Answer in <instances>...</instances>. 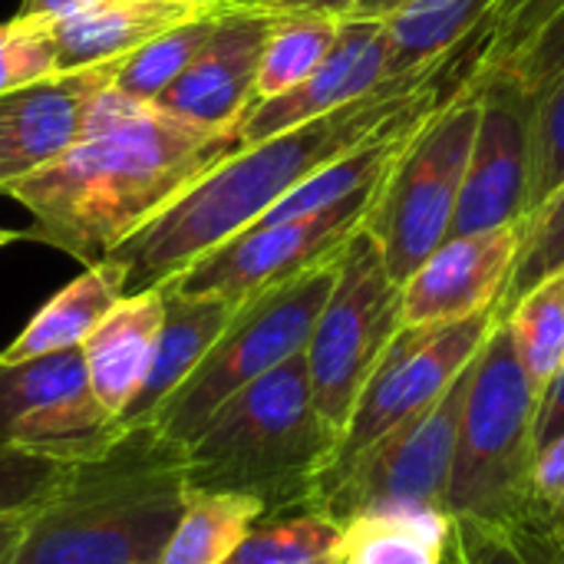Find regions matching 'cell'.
I'll return each mask as SVG.
<instances>
[{"label":"cell","mask_w":564,"mask_h":564,"mask_svg":"<svg viewBox=\"0 0 564 564\" xmlns=\"http://www.w3.org/2000/svg\"><path fill=\"white\" fill-rule=\"evenodd\" d=\"M463 53L466 46L453 50L430 69L397 76L334 112L241 145L215 162L109 254L126 274V294L172 281L202 254L261 221L288 192L357 149L433 79L456 69Z\"/></svg>","instance_id":"cell-1"},{"label":"cell","mask_w":564,"mask_h":564,"mask_svg":"<svg viewBox=\"0 0 564 564\" xmlns=\"http://www.w3.org/2000/svg\"><path fill=\"white\" fill-rule=\"evenodd\" d=\"M235 149L238 126L188 122L149 102L129 122L83 135L7 195L33 215L23 241L59 248L89 268Z\"/></svg>","instance_id":"cell-2"},{"label":"cell","mask_w":564,"mask_h":564,"mask_svg":"<svg viewBox=\"0 0 564 564\" xmlns=\"http://www.w3.org/2000/svg\"><path fill=\"white\" fill-rule=\"evenodd\" d=\"M188 499L185 449L152 423L76 459L7 564H155Z\"/></svg>","instance_id":"cell-3"},{"label":"cell","mask_w":564,"mask_h":564,"mask_svg":"<svg viewBox=\"0 0 564 564\" xmlns=\"http://www.w3.org/2000/svg\"><path fill=\"white\" fill-rule=\"evenodd\" d=\"M337 433L314 403L304 354L225 400L185 446L192 492H235L261 502L264 519L314 512Z\"/></svg>","instance_id":"cell-4"},{"label":"cell","mask_w":564,"mask_h":564,"mask_svg":"<svg viewBox=\"0 0 564 564\" xmlns=\"http://www.w3.org/2000/svg\"><path fill=\"white\" fill-rule=\"evenodd\" d=\"M539 410L542 397L519 360L512 330L506 321H496L469 373L449 479V516L502 529L529 525Z\"/></svg>","instance_id":"cell-5"},{"label":"cell","mask_w":564,"mask_h":564,"mask_svg":"<svg viewBox=\"0 0 564 564\" xmlns=\"http://www.w3.org/2000/svg\"><path fill=\"white\" fill-rule=\"evenodd\" d=\"M482 93L463 79L413 132L364 218L387 271L403 284L453 231Z\"/></svg>","instance_id":"cell-6"},{"label":"cell","mask_w":564,"mask_h":564,"mask_svg":"<svg viewBox=\"0 0 564 564\" xmlns=\"http://www.w3.org/2000/svg\"><path fill=\"white\" fill-rule=\"evenodd\" d=\"M337 254L241 301L192 377L155 410L149 423L185 449L225 400L304 354L317 314L334 288Z\"/></svg>","instance_id":"cell-7"},{"label":"cell","mask_w":564,"mask_h":564,"mask_svg":"<svg viewBox=\"0 0 564 564\" xmlns=\"http://www.w3.org/2000/svg\"><path fill=\"white\" fill-rule=\"evenodd\" d=\"M400 330L403 284L393 281L377 241L360 225L337 254L334 288L304 347L317 413L337 433V443L367 380Z\"/></svg>","instance_id":"cell-8"},{"label":"cell","mask_w":564,"mask_h":564,"mask_svg":"<svg viewBox=\"0 0 564 564\" xmlns=\"http://www.w3.org/2000/svg\"><path fill=\"white\" fill-rule=\"evenodd\" d=\"M473 364L416 420L383 436L344 473L321 482L314 512L340 529L370 512H443L449 516V479L459 443Z\"/></svg>","instance_id":"cell-9"},{"label":"cell","mask_w":564,"mask_h":564,"mask_svg":"<svg viewBox=\"0 0 564 564\" xmlns=\"http://www.w3.org/2000/svg\"><path fill=\"white\" fill-rule=\"evenodd\" d=\"M496 321L499 314L486 311L456 324L403 327L367 380L321 482L344 473L383 436L426 413L476 360Z\"/></svg>","instance_id":"cell-10"},{"label":"cell","mask_w":564,"mask_h":564,"mask_svg":"<svg viewBox=\"0 0 564 564\" xmlns=\"http://www.w3.org/2000/svg\"><path fill=\"white\" fill-rule=\"evenodd\" d=\"M377 188L360 192L314 215H301L288 221H258L238 231L235 238H228L225 245L212 248L208 254H202L169 284L185 294H212L241 304L334 258L364 225Z\"/></svg>","instance_id":"cell-11"},{"label":"cell","mask_w":564,"mask_h":564,"mask_svg":"<svg viewBox=\"0 0 564 564\" xmlns=\"http://www.w3.org/2000/svg\"><path fill=\"white\" fill-rule=\"evenodd\" d=\"M119 430L122 423L89 387L83 347L26 360L0 357V446L76 463Z\"/></svg>","instance_id":"cell-12"},{"label":"cell","mask_w":564,"mask_h":564,"mask_svg":"<svg viewBox=\"0 0 564 564\" xmlns=\"http://www.w3.org/2000/svg\"><path fill=\"white\" fill-rule=\"evenodd\" d=\"M469 83L482 106L449 238L522 221L532 198V93L499 76Z\"/></svg>","instance_id":"cell-13"},{"label":"cell","mask_w":564,"mask_h":564,"mask_svg":"<svg viewBox=\"0 0 564 564\" xmlns=\"http://www.w3.org/2000/svg\"><path fill=\"white\" fill-rule=\"evenodd\" d=\"M529 218L446 238L403 281V327L456 324L496 311L522 254Z\"/></svg>","instance_id":"cell-14"},{"label":"cell","mask_w":564,"mask_h":564,"mask_svg":"<svg viewBox=\"0 0 564 564\" xmlns=\"http://www.w3.org/2000/svg\"><path fill=\"white\" fill-rule=\"evenodd\" d=\"M119 63L56 73L0 93V192L46 169L79 142L86 102L116 79Z\"/></svg>","instance_id":"cell-15"},{"label":"cell","mask_w":564,"mask_h":564,"mask_svg":"<svg viewBox=\"0 0 564 564\" xmlns=\"http://www.w3.org/2000/svg\"><path fill=\"white\" fill-rule=\"evenodd\" d=\"M397 79V76H393ZM390 83V40L383 20L344 17L327 59L294 89L254 102L238 122L241 145L271 139L284 129L334 112L377 86Z\"/></svg>","instance_id":"cell-16"},{"label":"cell","mask_w":564,"mask_h":564,"mask_svg":"<svg viewBox=\"0 0 564 564\" xmlns=\"http://www.w3.org/2000/svg\"><path fill=\"white\" fill-rule=\"evenodd\" d=\"M271 20V13L228 3L202 53L165 93L155 96L152 106L202 126H238L254 106V83Z\"/></svg>","instance_id":"cell-17"},{"label":"cell","mask_w":564,"mask_h":564,"mask_svg":"<svg viewBox=\"0 0 564 564\" xmlns=\"http://www.w3.org/2000/svg\"><path fill=\"white\" fill-rule=\"evenodd\" d=\"M205 10L212 7H185L169 0H89L79 10L50 20L46 30L56 43L59 73H69L99 63H122L152 36Z\"/></svg>","instance_id":"cell-18"},{"label":"cell","mask_w":564,"mask_h":564,"mask_svg":"<svg viewBox=\"0 0 564 564\" xmlns=\"http://www.w3.org/2000/svg\"><path fill=\"white\" fill-rule=\"evenodd\" d=\"M162 317H165L162 284L139 294H126L83 344L89 387L116 420H122V413L129 410V403L135 400V393L149 377Z\"/></svg>","instance_id":"cell-19"},{"label":"cell","mask_w":564,"mask_h":564,"mask_svg":"<svg viewBox=\"0 0 564 564\" xmlns=\"http://www.w3.org/2000/svg\"><path fill=\"white\" fill-rule=\"evenodd\" d=\"M162 291H165V317L155 340L152 367L142 390L122 413L119 420L122 426L149 423L155 410L192 377V370L202 364V357L212 350V344L221 337V330L238 311L235 301L212 297V294H185L169 281L162 284Z\"/></svg>","instance_id":"cell-20"},{"label":"cell","mask_w":564,"mask_h":564,"mask_svg":"<svg viewBox=\"0 0 564 564\" xmlns=\"http://www.w3.org/2000/svg\"><path fill=\"white\" fill-rule=\"evenodd\" d=\"M499 79L525 86L535 102L529 198V215H535L564 185V10Z\"/></svg>","instance_id":"cell-21"},{"label":"cell","mask_w":564,"mask_h":564,"mask_svg":"<svg viewBox=\"0 0 564 564\" xmlns=\"http://www.w3.org/2000/svg\"><path fill=\"white\" fill-rule=\"evenodd\" d=\"M122 297H126L122 268L112 258L89 264L76 281H69L30 317V324L13 337V344L0 357L26 360L43 354L76 350Z\"/></svg>","instance_id":"cell-22"},{"label":"cell","mask_w":564,"mask_h":564,"mask_svg":"<svg viewBox=\"0 0 564 564\" xmlns=\"http://www.w3.org/2000/svg\"><path fill=\"white\" fill-rule=\"evenodd\" d=\"M496 0H406L383 26L390 40V79L420 73L466 46Z\"/></svg>","instance_id":"cell-23"},{"label":"cell","mask_w":564,"mask_h":564,"mask_svg":"<svg viewBox=\"0 0 564 564\" xmlns=\"http://www.w3.org/2000/svg\"><path fill=\"white\" fill-rule=\"evenodd\" d=\"M264 519L261 502L235 492H192L155 564H225Z\"/></svg>","instance_id":"cell-24"},{"label":"cell","mask_w":564,"mask_h":564,"mask_svg":"<svg viewBox=\"0 0 564 564\" xmlns=\"http://www.w3.org/2000/svg\"><path fill=\"white\" fill-rule=\"evenodd\" d=\"M453 516L370 512L344 525V564H446Z\"/></svg>","instance_id":"cell-25"},{"label":"cell","mask_w":564,"mask_h":564,"mask_svg":"<svg viewBox=\"0 0 564 564\" xmlns=\"http://www.w3.org/2000/svg\"><path fill=\"white\" fill-rule=\"evenodd\" d=\"M340 20L337 17H317V13H284L271 20L258 83H254V102L274 99L294 86H301L330 53L337 43Z\"/></svg>","instance_id":"cell-26"},{"label":"cell","mask_w":564,"mask_h":564,"mask_svg":"<svg viewBox=\"0 0 564 564\" xmlns=\"http://www.w3.org/2000/svg\"><path fill=\"white\" fill-rule=\"evenodd\" d=\"M562 10L564 0H496V7L473 33L469 50L459 59V76H502Z\"/></svg>","instance_id":"cell-27"},{"label":"cell","mask_w":564,"mask_h":564,"mask_svg":"<svg viewBox=\"0 0 564 564\" xmlns=\"http://www.w3.org/2000/svg\"><path fill=\"white\" fill-rule=\"evenodd\" d=\"M225 7L228 3L212 7L178 26H169L165 33L152 36L145 46H139L132 56H126L119 63L112 86L139 102H155V96L165 93L188 69V63L202 53V46L215 33Z\"/></svg>","instance_id":"cell-28"},{"label":"cell","mask_w":564,"mask_h":564,"mask_svg":"<svg viewBox=\"0 0 564 564\" xmlns=\"http://www.w3.org/2000/svg\"><path fill=\"white\" fill-rule=\"evenodd\" d=\"M499 321L509 324L519 360L535 393L545 400L564 370V271L516 301V307Z\"/></svg>","instance_id":"cell-29"},{"label":"cell","mask_w":564,"mask_h":564,"mask_svg":"<svg viewBox=\"0 0 564 564\" xmlns=\"http://www.w3.org/2000/svg\"><path fill=\"white\" fill-rule=\"evenodd\" d=\"M225 564H344V529L321 512L261 519Z\"/></svg>","instance_id":"cell-30"},{"label":"cell","mask_w":564,"mask_h":564,"mask_svg":"<svg viewBox=\"0 0 564 564\" xmlns=\"http://www.w3.org/2000/svg\"><path fill=\"white\" fill-rule=\"evenodd\" d=\"M564 539L453 516L446 564H562Z\"/></svg>","instance_id":"cell-31"},{"label":"cell","mask_w":564,"mask_h":564,"mask_svg":"<svg viewBox=\"0 0 564 564\" xmlns=\"http://www.w3.org/2000/svg\"><path fill=\"white\" fill-rule=\"evenodd\" d=\"M564 271V185L535 212L529 215V231L522 254L516 261V271L509 278V288L496 307L499 317H506L516 301H522L529 291H535L542 281Z\"/></svg>","instance_id":"cell-32"},{"label":"cell","mask_w":564,"mask_h":564,"mask_svg":"<svg viewBox=\"0 0 564 564\" xmlns=\"http://www.w3.org/2000/svg\"><path fill=\"white\" fill-rule=\"evenodd\" d=\"M73 463L0 446V516L40 509L66 479Z\"/></svg>","instance_id":"cell-33"},{"label":"cell","mask_w":564,"mask_h":564,"mask_svg":"<svg viewBox=\"0 0 564 564\" xmlns=\"http://www.w3.org/2000/svg\"><path fill=\"white\" fill-rule=\"evenodd\" d=\"M522 532L564 539V433L539 446L529 482V525Z\"/></svg>","instance_id":"cell-34"},{"label":"cell","mask_w":564,"mask_h":564,"mask_svg":"<svg viewBox=\"0 0 564 564\" xmlns=\"http://www.w3.org/2000/svg\"><path fill=\"white\" fill-rule=\"evenodd\" d=\"M231 7H248L258 13L284 17V13H317V17H350L360 0H228Z\"/></svg>","instance_id":"cell-35"},{"label":"cell","mask_w":564,"mask_h":564,"mask_svg":"<svg viewBox=\"0 0 564 564\" xmlns=\"http://www.w3.org/2000/svg\"><path fill=\"white\" fill-rule=\"evenodd\" d=\"M564 433V370L558 373V380L552 383V390L542 400L539 410V446L562 436Z\"/></svg>","instance_id":"cell-36"},{"label":"cell","mask_w":564,"mask_h":564,"mask_svg":"<svg viewBox=\"0 0 564 564\" xmlns=\"http://www.w3.org/2000/svg\"><path fill=\"white\" fill-rule=\"evenodd\" d=\"M83 3L89 0H20V10L13 13L17 20H40V23H50V20H59L73 10H79Z\"/></svg>","instance_id":"cell-37"},{"label":"cell","mask_w":564,"mask_h":564,"mask_svg":"<svg viewBox=\"0 0 564 564\" xmlns=\"http://www.w3.org/2000/svg\"><path fill=\"white\" fill-rule=\"evenodd\" d=\"M30 512H17V516H0V564H7L13 558L23 532H26Z\"/></svg>","instance_id":"cell-38"},{"label":"cell","mask_w":564,"mask_h":564,"mask_svg":"<svg viewBox=\"0 0 564 564\" xmlns=\"http://www.w3.org/2000/svg\"><path fill=\"white\" fill-rule=\"evenodd\" d=\"M406 0H360L357 10L350 17H364V20H387L393 10H400Z\"/></svg>","instance_id":"cell-39"},{"label":"cell","mask_w":564,"mask_h":564,"mask_svg":"<svg viewBox=\"0 0 564 564\" xmlns=\"http://www.w3.org/2000/svg\"><path fill=\"white\" fill-rule=\"evenodd\" d=\"M7 23H0V93H10V69H7Z\"/></svg>","instance_id":"cell-40"},{"label":"cell","mask_w":564,"mask_h":564,"mask_svg":"<svg viewBox=\"0 0 564 564\" xmlns=\"http://www.w3.org/2000/svg\"><path fill=\"white\" fill-rule=\"evenodd\" d=\"M169 3H185V7H221L228 0H169Z\"/></svg>","instance_id":"cell-41"},{"label":"cell","mask_w":564,"mask_h":564,"mask_svg":"<svg viewBox=\"0 0 564 564\" xmlns=\"http://www.w3.org/2000/svg\"><path fill=\"white\" fill-rule=\"evenodd\" d=\"M13 241H23V235H20V231H7V228H0V248H3V245H13Z\"/></svg>","instance_id":"cell-42"},{"label":"cell","mask_w":564,"mask_h":564,"mask_svg":"<svg viewBox=\"0 0 564 564\" xmlns=\"http://www.w3.org/2000/svg\"><path fill=\"white\" fill-rule=\"evenodd\" d=\"M562 564H564V562H562Z\"/></svg>","instance_id":"cell-43"}]
</instances>
